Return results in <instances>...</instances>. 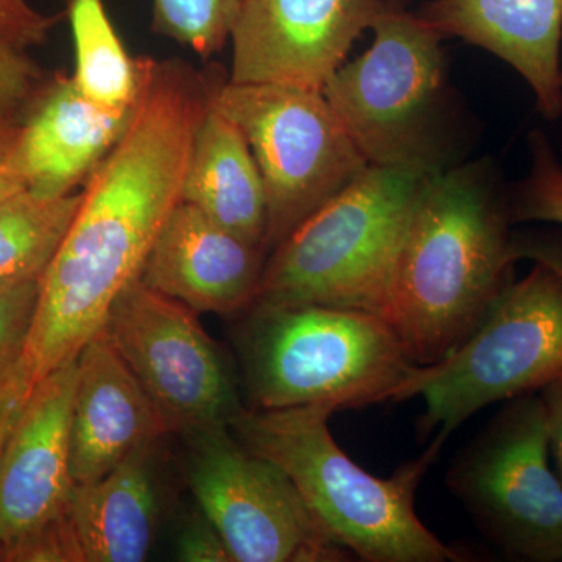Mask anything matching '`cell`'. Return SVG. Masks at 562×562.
<instances>
[{
  "instance_id": "cell-1",
  "label": "cell",
  "mask_w": 562,
  "mask_h": 562,
  "mask_svg": "<svg viewBox=\"0 0 562 562\" xmlns=\"http://www.w3.org/2000/svg\"><path fill=\"white\" fill-rule=\"evenodd\" d=\"M213 80L180 60L143 57V85L127 131L85 183L68 235L41 279L24 349L35 382L79 357L121 292L140 276L181 201Z\"/></svg>"
},
{
  "instance_id": "cell-2",
  "label": "cell",
  "mask_w": 562,
  "mask_h": 562,
  "mask_svg": "<svg viewBox=\"0 0 562 562\" xmlns=\"http://www.w3.org/2000/svg\"><path fill=\"white\" fill-rule=\"evenodd\" d=\"M512 225L490 161L453 165L427 180L379 312L414 364L446 360L512 283Z\"/></svg>"
},
{
  "instance_id": "cell-3",
  "label": "cell",
  "mask_w": 562,
  "mask_h": 562,
  "mask_svg": "<svg viewBox=\"0 0 562 562\" xmlns=\"http://www.w3.org/2000/svg\"><path fill=\"white\" fill-rule=\"evenodd\" d=\"M333 413L328 405L246 406L231 428L247 449L290 476L314 522L350 557L366 562L464 561L416 513L417 487L446 441L435 436L419 458L380 479L333 439Z\"/></svg>"
},
{
  "instance_id": "cell-4",
  "label": "cell",
  "mask_w": 562,
  "mask_h": 562,
  "mask_svg": "<svg viewBox=\"0 0 562 562\" xmlns=\"http://www.w3.org/2000/svg\"><path fill=\"white\" fill-rule=\"evenodd\" d=\"M241 314L236 349L251 409L397 403L420 368L373 313L254 302Z\"/></svg>"
},
{
  "instance_id": "cell-5",
  "label": "cell",
  "mask_w": 562,
  "mask_h": 562,
  "mask_svg": "<svg viewBox=\"0 0 562 562\" xmlns=\"http://www.w3.org/2000/svg\"><path fill=\"white\" fill-rule=\"evenodd\" d=\"M371 47L324 92L369 166L435 176L453 166L443 36L405 0H386Z\"/></svg>"
},
{
  "instance_id": "cell-6",
  "label": "cell",
  "mask_w": 562,
  "mask_h": 562,
  "mask_svg": "<svg viewBox=\"0 0 562 562\" xmlns=\"http://www.w3.org/2000/svg\"><path fill=\"white\" fill-rule=\"evenodd\" d=\"M430 177L368 166L269 254L255 302L379 316L403 233Z\"/></svg>"
},
{
  "instance_id": "cell-7",
  "label": "cell",
  "mask_w": 562,
  "mask_h": 562,
  "mask_svg": "<svg viewBox=\"0 0 562 562\" xmlns=\"http://www.w3.org/2000/svg\"><path fill=\"white\" fill-rule=\"evenodd\" d=\"M562 379V276L532 262L495 299L479 327L446 360L420 366L402 402L420 397L422 438L447 439L473 414L541 392Z\"/></svg>"
},
{
  "instance_id": "cell-8",
  "label": "cell",
  "mask_w": 562,
  "mask_h": 562,
  "mask_svg": "<svg viewBox=\"0 0 562 562\" xmlns=\"http://www.w3.org/2000/svg\"><path fill=\"white\" fill-rule=\"evenodd\" d=\"M211 105L238 125L260 169L268 257L369 166L322 91L214 77Z\"/></svg>"
},
{
  "instance_id": "cell-9",
  "label": "cell",
  "mask_w": 562,
  "mask_h": 562,
  "mask_svg": "<svg viewBox=\"0 0 562 562\" xmlns=\"http://www.w3.org/2000/svg\"><path fill=\"white\" fill-rule=\"evenodd\" d=\"M550 457L546 405L531 392L505 402L447 472L453 497L512 560L562 562V482Z\"/></svg>"
},
{
  "instance_id": "cell-10",
  "label": "cell",
  "mask_w": 562,
  "mask_h": 562,
  "mask_svg": "<svg viewBox=\"0 0 562 562\" xmlns=\"http://www.w3.org/2000/svg\"><path fill=\"white\" fill-rule=\"evenodd\" d=\"M188 486L233 562H328L350 557L331 541L276 462L228 425L181 435Z\"/></svg>"
},
{
  "instance_id": "cell-11",
  "label": "cell",
  "mask_w": 562,
  "mask_h": 562,
  "mask_svg": "<svg viewBox=\"0 0 562 562\" xmlns=\"http://www.w3.org/2000/svg\"><path fill=\"white\" fill-rule=\"evenodd\" d=\"M106 336L169 432L228 425L246 406L198 313L136 279L111 305Z\"/></svg>"
},
{
  "instance_id": "cell-12",
  "label": "cell",
  "mask_w": 562,
  "mask_h": 562,
  "mask_svg": "<svg viewBox=\"0 0 562 562\" xmlns=\"http://www.w3.org/2000/svg\"><path fill=\"white\" fill-rule=\"evenodd\" d=\"M386 0H241L233 24V83L324 90Z\"/></svg>"
},
{
  "instance_id": "cell-13",
  "label": "cell",
  "mask_w": 562,
  "mask_h": 562,
  "mask_svg": "<svg viewBox=\"0 0 562 562\" xmlns=\"http://www.w3.org/2000/svg\"><path fill=\"white\" fill-rule=\"evenodd\" d=\"M77 358L38 380L0 453V541L38 530L68 509Z\"/></svg>"
},
{
  "instance_id": "cell-14",
  "label": "cell",
  "mask_w": 562,
  "mask_h": 562,
  "mask_svg": "<svg viewBox=\"0 0 562 562\" xmlns=\"http://www.w3.org/2000/svg\"><path fill=\"white\" fill-rule=\"evenodd\" d=\"M266 260L261 247L180 201L158 233L139 279L192 312L232 316L257 301Z\"/></svg>"
},
{
  "instance_id": "cell-15",
  "label": "cell",
  "mask_w": 562,
  "mask_h": 562,
  "mask_svg": "<svg viewBox=\"0 0 562 562\" xmlns=\"http://www.w3.org/2000/svg\"><path fill=\"white\" fill-rule=\"evenodd\" d=\"M70 419V472L90 483L116 469L128 454L168 435L165 422L105 330L77 357Z\"/></svg>"
},
{
  "instance_id": "cell-16",
  "label": "cell",
  "mask_w": 562,
  "mask_h": 562,
  "mask_svg": "<svg viewBox=\"0 0 562 562\" xmlns=\"http://www.w3.org/2000/svg\"><path fill=\"white\" fill-rule=\"evenodd\" d=\"M133 109H105L85 98L72 77H49L22 117L18 139L27 190L43 198L76 192L127 131Z\"/></svg>"
},
{
  "instance_id": "cell-17",
  "label": "cell",
  "mask_w": 562,
  "mask_h": 562,
  "mask_svg": "<svg viewBox=\"0 0 562 562\" xmlns=\"http://www.w3.org/2000/svg\"><path fill=\"white\" fill-rule=\"evenodd\" d=\"M417 13L443 38L490 52L516 70L546 120L562 116V0H428Z\"/></svg>"
},
{
  "instance_id": "cell-18",
  "label": "cell",
  "mask_w": 562,
  "mask_h": 562,
  "mask_svg": "<svg viewBox=\"0 0 562 562\" xmlns=\"http://www.w3.org/2000/svg\"><path fill=\"white\" fill-rule=\"evenodd\" d=\"M160 441L147 442L102 479L74 484L68 516L85 562L146 560L157 532V457Z\"/></svg>"
},
{
  "instance_id": "cell-19",
  "label": "cell",
  "mask_w": 562,
  "mask_h": 562,
  "mask_svg": "<svg viewBox=\"0 0 562 562\" xmlns=\"http://www.w3.org/2000/svg\"><path fill=\"white\" fill-rule=\"evenodd\" d=\"M181 202L266 251L268 199L260 169L238 125L211 102L192 140Z\"/></svg>"
},
{
  "instance_id": "cell-20",
  "label": "cell",
  "mask_w": 562,
  "mask_h": 562,
  "mask_svg": "<svg viewBox=\"0 0 562 562\" xmlns=\"http://www.w3.org/2000/svg\"><path fill=\"white\" fill-rule=\"evenodd\" d=\"M76 47L72 79L85 98L110 110H131L143 85V57L132 58L105 0H61Z\"/></svg>"
},
{
  "instance_id": "cell-21",
  "label": "cell",
  "mask_w": 562,
  "mask_h": 562,
  "mask_svg": "<svg viewBox=\"0 0 562 562\" xmlns=\"http://www.w3.org/2000/svg\"><path fill=\"white\" fill-rule=\"evenodd\" d=\"M81 203V191L43 198L22 190L0 203V286L43 279Z\"/></svg>"
},
{
  "instance_id": "cell-22",
  "label": "cell",
  "mask_w": 562,
  "mask_h": 562,
  "mask_svg": "<svg viewBox=\"0 0 562 562\" xmlns=\"http://www.w3.org/2000/svg\"><path fill=\"white\" fill-rule=\"evenodd\" d=\"M241 0H154L151 31L210 58L231 41Z\"/></svg>"
},
{
  "instance_id": "cell-23",
  "label": "cell",
  "mask_w": 562,
  "mask_h": 562,
  "mask_svg": "<svg viewBox=\"0 0 562 562\" xmlns=\"http://www.w3.org/2000/svg\"><path fill=\"white\" fill-rule=\"evenodd\" d=\"M530 169L506 190L509 220L514 224L549 222L562 227V162L552 140L541 131L528 135Z\"/></svg>"
},
{
  "instance_id": "cell-24",
  "label": "cell",
  "mask_w": 562,
  "mask_h": 562,
  "mask_svg": "<svg viewBox=\"0 0 562 562\" xmlns=\"http://www.w3.org/2000/svg\"><path fill=\"white\" fill-rule=\"evenodd\" d=\"M49 77L27 50L0 44V117L22 120Z\"/></svg>"
},
{
  "instance_id": "cell-25",
  "label": "cell",
  "mask_w": 562,
  "mask_h": 562,
  "mask_svg": "<svg viewBox=\"0 0 562 562\" xmlns=\"http://www.w3.org/2000/svg\"><path fill=\"white\" fill-rule=\"evenodd\" d=\"M40 290L41 280L0 286V368L24 353Z\"/></svg>"
},
{
  "instance_id": "cell-26",
  "label": "cell",
  "mask_w": 562,
  "mask_h": 562,
  "mask_svg": "<svg viewBox=\"0 0 562 562\" xmlns=\"http://www.w3.org/2000/svg\"><path fill=\"white\" fill-rule=\"evenodd\" d=\"M5 562H85L68 509L5 547Z\"/></svg>"
},
{
  "instance_id": "cell-27",
  "label": "cell",
  "mask_w": 562,
  "mask_h": 562,
  "mask_svg": "<svg viewBox=\"0 0 562 562\" xmlns=\"http://www.w3.org/2000/svg\"><path fill=\"white\" fill-rule=\"evenodd\" d=\"M60 14L36 10L29 0H0V44L31 50L49 41Z\"/></svg>"
},
{
  "instance_id": "cell-28",
  "label": "cell",
  "mask_w": 562,
  "mask_h": 562,
  "mask_svg": "<svg viewBox=\"0 0 562 562\" xmlns=\"http://www.w3.org/2000/svg\"><path fill=\"white\" fill-rule=\"evenodd\" d=\"M35 383V376L24 353L0 368V453L20 419Z\"/></svg>"
},
{
  "instance_id": "cell-29",
  "label": "cell",
  "mask_w": 562,
  "mask_h": 562,
  "mask_svg": "<svg viewBox=\"0 0 562 562\" xmlns=\"http://www.w3.org/2000/svg\"><path fill=\"white\" fill-rule=\"evenodd\" d=\"M176 554L177 560L183 562H233L220 531L202 512L184 520L177 538Z\"/></svg>"
},
{
  "instance_id": "cell-30",
  "label": "cell",
  "mask_w": 562,
  "mask_h": 562,
  "mask_svg": "<svg viewBox=\"0 0 562 562\" xmlns=\"http://www.w3.org/2000/svg\"><path fill=\"white\" fill-rule=\"evenodd\" d=\"M514 260L542 262L562 276V235L553 232L513 233Z\"/></svg>"
},
{
  "instance_id": "cell-31",
  "label": "cell",
  "mask_w": 562,
  "mask_h": 562,
  "mask_svg": "<svg viewBox=\"0 0 562 562\" xmlns=\"http://www.w3.org/2000/svg\"><path fill=\"white\" fill-rule=\"evenodd\" d=\"M22 120L0 117V203L27 190L16 165V147Z\"/></svg>"
},
{
  "instance_id": "cell-32",
  "label": "cell",
  "mask_w": 562,
  "mask_h": 562,
  "mask_svg": "<svg viewBox=\"0 0 562 562\" xmlns=\"http://www.w3.org/2000/svg\"><path fill=\"white\" fill-rule=\"evenodd\" d=\"M549 422L550 453L554 460V471L562 482V379L557 380L541 392Z\"/></svg>"
},
{
  "instance_id": "cell-33",
  "label": "cell",
  "mask_w": 562,
  "mask_h": 562,
  "mask_svg": "<svg viewBox=\"0 0 562 562\" xmlns=\"http://www.w3.org/2000/svg\"><path fill=\"white\" fill-rule=\"evenodd\" d=\"M0 562H5V543L0 541Z\"/></svg>"
},
{
  "instance_id": "cell-34",
  "label": "cell",
  "mask_w": 562,
  "mask_h": 562,
  "mask_svg": "<svg viewBox=\"0 0 562 562\" xmlns=\"http://www.w3.org/2000/svg\"><path fill=\"white\" fill-rule=\"evenodd\" d=\"M561 81H562V61H561Z\"/></svg>"
}]
</instances>
